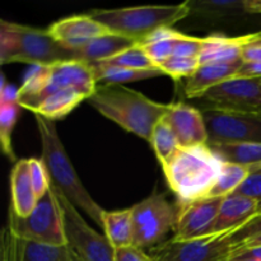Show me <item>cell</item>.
<instances>
[{"label": "cell", "instance_id": "38", "mask_svg": "<svg viewBox=\"0 0 261 261\" xmlns=\"http://www.w3.org/2000/svg\"><path fill=\"white\" fill-rule=\"evenodd\" d=\"M0 102H18V89L13 84L7 83L4 75L2 76Z\"/></svg>", "mask_w": 261, "mask_h": 261}, {"label": "cell", "instance_id": "7", "mask_svg": "<svg viewBox=\"0 0 261 261\" xmlns=\"http://www.w3.org/2000/svg\"><path fill=\"white\" fill-rule=\"evenodd\" d=\"M133 246L140 250L153 249L175 229L178 209L167 200L165 194L153 193L132 206Z\"/></svg>", "mask_w": 261, "mask_h": 261}, {"label": "cell", "instance_id": "42", "mask_svg": "<svg viewBox=\"0 0 261 261\" xmlns=\"http://www.w3.org/2000/svg\"><path fill=\"white\" fill-rule=\"evenodd\" d=\"M70 251H71V250H70ZM71 260H73V261H83V260L81 259V257H79V256H76V255L74 254L73 251H71Z\"/></svg>", "mask_w": 261, "mask_h": 261}, {"label": "cell", "instance_id": "28", "mask_svg": "<svg viewBox=\"0 0 261 261\" xmlns=\"http://www.w3.org/2000/svg\"><path fill=\"white\" fill-rule=\"evenodd\" d=\"M251 172V168L237 163L224 162L218 180L206 198H226L241 186Z\"/></svg>", "mask_w": 261, "mask_h": 261}, {"label": "cell", "instance_id": "29", "mask_svg": "<svg viewBox=\"0 0 261 261\" xmlns=\"http://www.w3.org/2000/svg\"><path fill=\"white\" fill-rule=\"evenodd\" d=\"M149 143L154 150L155 155H157L158 161H160L161 166L168 162V160L180 148L177 137L173 133L172 127L165 120V117L154 126L152 135H150Z\"/></svg>", "mask_w": 261, "mask_h": 261}, {"label": "cell", "instance_id": "43", "mask_svg": "<svg viewBox=\"0 0 261 261\" xmlns=\"http://www.w3.org/2000/svg\"><path fill=\"white\" fill-rule=\"evenodd\" d=\"M227 261H254V260H227Z\"/></svg>", "mask_w": 261, "mask_h": 261}, {"label": "cell", "instance_id": "3", "mask_svg": "<svg viewBox=\"0 0 261 261\" xmlns=\"http://www.w3.org/2000/svg\"><path fill=\"white\" fill-rule=\"evenodd\" d=\"M224 161L208 144L178 148L162 166L171 190L181 204L206 198L222 172Z\"/></svg>", "mask_w": 261, "mask_h": 261}, {"label": "cell", "instance_id": "14", "mask_svg": "<svg viewBox=\"0 0 261 261\" xmlns=\"http://www.w3.org/2000/svg\"><path fill=\"white\" fill-rule=\"evenodd\" d=\"M2 261H73L68 246H51L20 239L7 227L2 231Z\"/></svg>", "mask_w": 261, "mask_h": 261}, {"label": "cell", "instance_id": "11", "mask_svg": "<svg viewBox=\"0 0 261 261\" xmlns=\"http://www.w3.org/2000/svg\"><path fill=\"white\" fill-rule=\"evenodd\" d=\"M208 144L261 143V115L204 109Z\"/></svg>", "mask_w": 261, "mask_h": 261}, {"label": "cell", "instance_id": "22", "mask_svg": "<svg viewBox=\"0 0 261 261\" xmlns=\"http://www.w3.org/2000/svg\"><path fill=\"white\" fill-rule=\"evenodd\" d=\"M10 193L12 211L19 217L30 216L38 200L31 182L30 160H19L15 162L10 173Z\"/></svg>", "mask_w": 261, "mask_h": 261}, {"label": "cell", "instance_id": "19", "mask_svg": "<svg viewBox=\"0 0 261 261\" xmlns=\"http://www.w3.org/2000/svg\"><path fill=\"white\" fill-rule=\"evenodd\" d=\"M244 61L237 63L200 64L198 70L186 79L185 94L188 98H201L213 87L237 75Z\"/></svg>", "mask_w": 261, "mask_h": 261}, {"label": "cell", "instance_id": "23", "mask_svg": "<svg viewBox=\"0 0 261 261\" xmlns=\"http://www.w3.org/2000/svg\"><path fill=\"white\" fill-rule=\"evenodd\" d=\"M86 99H88V97L79 92L78 89L65 88L42 99L32 112L38 116L55 121V120L68 116L79 103Z\"/></svg>", "mask_w": 261, "mask_h": 261}, {"label": "cell", "instance_id": "32", "mask_svg": "<svg viewBox=\"0 0 261 261\" xmlns=\"http://www.w3.org/2000/svg\"><path fill=\"white\" fill-rule=\"evenodd\" d=\"M200 66V60L196 58H181V56H171L160 65V69L165 75H170L176 82L181 79H188L198 70Z\"/></svg>", "mask_w": 261, "mask_h": 261}, {"label": "cell", "instance_id": "1", "mask_svg": "<svg viewBox=\"0 0 261 261\" xmlns=\"http://www.w3.org/2000/svg\"><path fill=\"white\" fill-rule=\"evenodd\" d=\"M87 101L105 117L147 142L170 106L153 101L125 86L107 84H98Z\"/></svg>", "mask_w": 261, "mask_h": 261}, {"label": "cell", "instance_id": "13", "mask_svg": "<svg viewBox=\"0 0 261 261\" xmlns=\"http://www.w3.org/2000/svg\"><path fill=\"white\" fill-rule=\"evenodd\" d=\"M223 199L201 198L180 204L173 239L177 241H190L213 234Z\"/></svg>", "mask_w": 261, "mask_h": 261}, {"label": "cell", "instance_id": "33", "mask_svg": "<svg viewBox=\"0 0 261 261\" xmlns=\"http://www.w3.org/2000/svg\"><path fill=\"white\" fill-rule=\"evenodd\" d=\"M30 176L36 196L38 199L42 198L47 193L51 185L47 170H46V166L42 162V160L30 158Z\"/></svg>", "mask_w": 261, "mask_h": 261}, {"label": "cell", "instance_id": "45", "mask_svg": "<svg viewBox=\"0 0 261 261\" xmlns=\"http://www.w3.org/2000/svg\"><path fill=\"white\" fill-rule=\"evenodd\" d=\"M260 83H261V79H260Z\"/></svg>", "mask_w": 261, "mask_h": 261}, {"label": "cell", "instance_id": "20", "mask_svg": "<svg viewBox=\"0 0 261 261\" xmlns=\"http://www.w3.org/2000/svg\"><path fill=\"white\" fill-rule=\"evenodd\" d=\"M260 211V203L246 196L231 194L223 199L219 208L214 233L241 228ZM213 233V234H214Z\"/></svg>", "mask_w": 261, "mask_h": 261}, {"label": "cell", "instance_id": "16", "mask_svg": "<svg viewBox=\"0 0 261 261\" xmlns=\"http://www.w3.org/2000/svg\"><path fill=\"white\" fill-rule=\"evenodd\" d=\"M48 33L68 50H75L93 38L110 33V31L87 14H76L54 22L47 28Z\"/></svg>", "mask_w": 261, "mask_h": 261}, {"label": "cell", "instance_id": "40", "mask_svg": "<svg viewBox=\"0 0 261 261\" xmlns=\"http://www.w3.org/2000/svg\"><path fill=\"white\" fill-rule=\"evenodd\" d=\"M228 260H254L261 261V246L244 250L241 252L232 255Z\"/></svg>", "mask_w": 261, "mask_h": 261}, {"label": "cell", "instance_id": "18", "mask_svg": "<svg viewBox=\"0 0 261 261\" xmlns=\"http://www.w3.org/2000/svg\"><path fill=\"white\" fill-rule=\"evenodd\" d=\"M261 37V31L246 33L236 37L224 35H212L204 37L200 64L208 63H237L242 61V53L249 45Z\"/></svg>", "mask_w": 261, "mask_h": 261}, {"label": "cell", "instance_id": "5", "mask_svg": "<svg viewBox=\"0 0 261 261\" xmlns=\"http://www.w3.org/2000/svg\"><path fill=\"white\" fill-rule=\"evenodd\" d=\"M88 14L103 24L110 32L125 36L138 43L154 31L172 27L190 15L189 3L176 5H142V7L93 9Z\"/></svg>", "mask_w": 261, "mask_h": 261}, {"label": "cell", "instance_id": "12", "mask_svg": "<svg viewBox=\"0 0 261 261\" xmlns=\"http://www.w3.org/2000/svg\"><path fill=\"white\" fill-rule=\"evenodd\" d=\"M200 99L205 109L261 115L260 79L233 76L209 89Z\"/></svg>", "mask_w": 261, "mask_h": 261}, {"label": "cell", "instance_id": "44", "mask_svg": "<svg viewBox=\"0 0 261 261\" xmlns=\"http://www.w3.org/2000/svg\"><path fill=\"white\" fill-rule=\"evenodd\" d=\"M260 211H261V205H260Z\"/></svg>", "mask_w": 261, "mask_h": 261}, {"label": "cell", "instance_id": "24", "mask_svg": "<svg viewBox=\"0 0 261 261\" xmlns=\"http://www.w3.org/2000/svg\"><path fill=\"white\" fill-rule=\"evenodd\" d=\"M103 232L115 250L133 246L132 208L105 212Z\"/></svg>", "mask_w": 261, "mask_h": 261}, {"label": "cell", "instance_id": "17", "mask_svg": "<svg viewBox=\"0 0 261 261\" xmlns=\"http://www.w3.org/2000/svg\"><path fill=\"white\" fill-rule=\"evenodd\" d=\"M190 15L203 22H223L261 14L260 0H190Z\"/></svg>", "mask_w": 261, "mask_h": 261}, {"label": "cell", "instance_id": "15", "mask_svg": "<svg viewBox=\"0 0 261 261\" xmlns=\"http://www.w3.org/2000/svg\"><path fill=\"white\" fill-rule=\"evenodd\" d=\"M165 120L172 127L181 148L208 144V129L200 110L185 102H173L168 106Z\"/></svg>", "mask_w": 261, "mask_h": 261}, {"label": "cell", "instance_id": "37", "mask_svg": "<svg viewBox=\"0 0 261 261\" xmlns=\"http://www.w3.org/2000/svg\"><path fill=\"white\" fill-rule=\"evenodd\" d=\"M244 63H261V37L247 46L242 53Z\"/></svg>", "mask_w": 261, "mask_h": 261}, {"label": "cell", "instance_id": "8", "mask_svg": "<svg viewBox=\"0 0 261 261\" xmlns=\"http://www.w3.org/2000/svg\"><path fill=\"white\" fill-rule=\"evenodd\" d=\"M60 206L68 247L83 261H115V249L106 236L94 231L70 203L53 185Z\"/></svg>", "mask_w": 261, "mask_h": 261}, {"label": "cell", "instance_id": "25", "mask_svg": "<svg viewBox=\"0 0 261 261\" xmlns=\"http://www.w3.org/2000/svg\"><path fill=\"white\" fill-rule=\"evenodd\" d=\"M182 32L173 30L172 27L160 28L140 41L139 45L144 48L154 65L160 68L163 61L173 56L176 43L182 37Z\"/></svg>", "mask_w": 261, "mask_h": 261}, {"label": "cell", "instance_id": "26", "mask_svg": "<svg viewBox=\"0 0 261 261\" xmlns=\"http://www.w3.org/2000/svg\"><path fill=\"white\" fill-rule=\"evenodd\" d=\"M91 65L92 68H93L97 86H98V84L124 86V83L145 81V79L157 78V76L165 75L160 68L138 70V69L119 68V66L98 65V64H91Z\"/></svg>", "mask_w": 261, "mask_h": 261}, {"label": "cell", "instance_id": "35", "mask_svg": "<svg viewBox=\"0 0 261 261\" xmlns=\"http://www.w3.org/2000/svg\"><path fill=\"white\" fill-rule=\"evenodd\" d=\"M233 194L254 199V200L259 201L261 205V167L252 170L246 180Z\"/></svg>", "mask_w": 261, "mask_h": 261}, {"label": "cell", "instance_id": "21", "mask_svg": "<svg viewBox=\"0 0 261 261\" xmlns=\"http://www.w3.org/2000/svg\"><path fill=\"white\" fill-rule=\"evenodd\" d=\"M135 45H138L137 41L110 32L93 38L86 45L81 46L75 50H71V53L74 54V58L78 60L86 61L88 64H97Z\"/></svg>", "mask_w": 261, "mask_h": 261}, {"label": "cell", "instance_id": "4", "mask_svg": "<svg viewBox=\"0 0 261 261\" xmlns=\"http://www.w3.org/2000/svg\"><path fill=\"white\" fill-rule=\"evenodd\" d=\"M74 54L53 38L47 30L8 22H0V63H27L47 66L71 60Z\"/></svg>", "mask_w": 261, "mask_h": 261}, {"label": "cell", "instance_id": "41", "mask_svg": "<svg viewBox=\"0 0 261 261\" xmlns=\"http://www.w3.org/2000/svg\"><path fill=\"white\" fill-rule=\"evenodd\" d=\"M259 246H261V232H259L257 234H255V236L249 237V239L245 240V241L240 242L239 245H236V247H234L232 255L237 254V252L244 251V250L252 249V247H259ZM232 255H231V256H232ZM231 256H229V257H231Z\"/></svg>", "mask_w": 261, "mask_h": 261}, {"label": "cell", "instance_id": "36", "mask_svg": "<svg viewBox=\"0 0 261 261\" xmlns=\"http://www.w3.org/2000/svg\"><path fill=\"white\" fill-rule=\"evenodd\" d=\"M115 261H153L149 255L138 247L127 246L115 250Z\"/></svg>", "mask_w": 261, "mask_h": 261}, {"label": "cell", "instance_id": "30", "mask_svg": "<svg viewBox=\"0 0 261 261\" xmlns=\"http://www.w3.org/2000/svg\"><path fill=\"white\" fill-rule=\"evenodd\" d=\"M20 114L18 102H0V143L4 154L10 161H17L12 145V133Z\"/></svg>", "mask_w": 261, "mask_h": 261}, {"label": "cell", "instance_id": "10", "mask_svg": "<svg viewBox=\"0 0 261 261\" xmlns=\"http://www.w3.org/2000/svg\"><path fill=\"white\" fill-rule=\"evenodd\" d=\"M65 88L78 89L89 98L97 88L96 76L91 64L71 59L43 66V78L40 89L25 109L33 111L42 99Z\"/></svg>", "mask_w": 261, "mask_h": 261}, {"label": "cell", "instance_id": "39", "mask_svg": "<svg viewBox=\"0 0 261 261\" xmlns=\"http://www.w3.org/2000/svg\"><path fill=\"white\" fill-rule=\"evenodd\" d=\"M236 76L261 79V63H244Z\"/></svg>", "mask_w": 261, "mask_h": 261}, {"label": "cell", "instance_id": "9", "mask_svg": "<svg viewBox=\"0 0 261 261\" xmlns=\"http://www.w3.org/2000/svg\"><path fill=\"white\" fill-rule=\"evenodd\" d=\"M239 228L190 241L171 239L149 250L153 261H227L234 250L233 233Z\"/></svg>", "mask_w": 261, "mask_h": 261}, {"label": "cell", "instance_id": "6", "mask_svg": "<svg viewBox=\"0 0 261 261\" xmlns=\"http://www.w3.org/2000/svg\"><path fill=\"white\" fill-rule=\"evenodd\" d=\"M8 229L20 239L51 246H68L60 206L53 188L37 200L30 216L19 217L9 206Z\"/></svg>", "mask_w": 261, "mask_h": 261}, {"label": "cell", "instance_id": "2", "mask_svg": "<svg viewBox=\"0 0 261 261\" xmlns=\"http://www.w3.org/2000/svg\"><path fill=\"white\" fill-rule=\"evenodd\" d=\"M35 119L42 147L41 160L45 163L51 185L73 205L88 214L99 228L103 229V214L106 211L93 200L88 190L84 188L59 137L55 121L38 115H35Z\"/></svg>", "mask_w": 261, "mask_h": 261}, {"label": "cell", "instance_id": "34", "mask_svg": "<svg viewBox=\"0 0 261 261\" xmlns=\"http://www.w3.org/2000/svg\"><path fill=\"white\" fill-rule=\"evenodd\" d=\"M204 37H194L184 33L182 37L177 41L173 50V56H181V58H200L203 51Z\"/></svg>", "mask_w": 261, "mask_h": 261}, {"label": "cell", "instance_id": "27", "mask_svg": "<svg viewBox=\"0 0 261 261\" xmlns=\"http://www.w3.org/2000/svg\"><path fill=\"white\" fill-rule=\"evenodd\" d=\"M209 145V144H208ZM224 162L237 163L252 170L261 167V143L209 145Z\"/></svg>", "mask_w": 261, "mask_h": 261}, {"label": "cell", "instance_id": "31", "mask_svg": "<svg viewBox=\"0 0 261 261\" xmlns=\"http://www.w3.org/2000/svg\"><path fill=\"white\" fill-rule=\"evenodd\" d=\"M98 65H107V66H119V68L126 69H138V70H145V69H155L154 65L148 54L145 53L144 48L138 43L107 60L97 63Z\"/></svg>", "mask_w": 261, "mask_h": 261}]
</instances>
